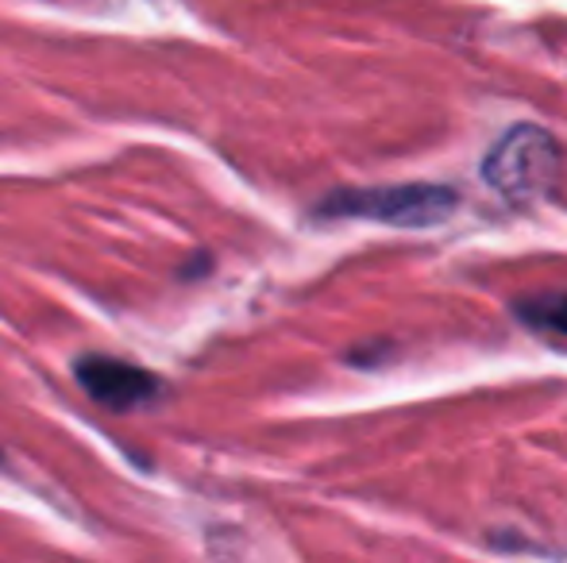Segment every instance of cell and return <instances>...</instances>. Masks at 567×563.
Instances as JSON below:
<instances>
[{
    "label": "cell",
    "mask_w": 567,
    "mask_h": 563,
    "mask_svg": "<svg viewBox=\"0 0 567 563\" xmlns=\"http://www.w3.org/2000/svg\"><path fill=\"white\" fill-rule=\"evenodd\" d=\"M78 383L109 409H135L143 402L155 398L158 383L143 371L127 367V363H116V359H85L78 367Z\"/></svg>",
    "instance_id": "obj_3"
},
{
    "label": "cell",
    "mask_w": 567,
    "mask_h": 563,
    "mask_svg": "<svg viewBox=\"0 0 567 563\" xmlns=\"http://www.w3.org/2000/svg\"><path fill=\"white\" fill-rule=\"evenodd\" d=\"M517 316H522L525 324H533V329H548V332L567 336V290L517 301Z\"/></svg>",
    "instance_id": "obj_4"
},
{
    "label": "cell",
    "mask_w": 567,
    "mask_h": 563,
    "mask_svg": "<svg viewBox=\"0 0 567 563\" xmlns=\"http://www.w3.org/2000/svg\"><path fill=\"white\" fill-rule=\"evenodd\" d=\"M455 209V189L410 181V186H374V189H343L324 201L332 217H363L390 228H433Z\"/></svg>",
    "instance_id": "obj_1"
},
{
    "label": "cell",
    "mask_w": 567,
    "mask_h": 563,
    "mask_svg": "<svg viewBox=\"0 0 567 563\" xmlns=\"http://www.w3.org/2000/svg\"><path fill=\"white\" fill-rule=\"evenodd\" d=\"M560 174V143L537 124H517L483 158V178L506 197L548 194Z\"/></svg>",
    "instance_id": "obj_2"
}]
</instances>
